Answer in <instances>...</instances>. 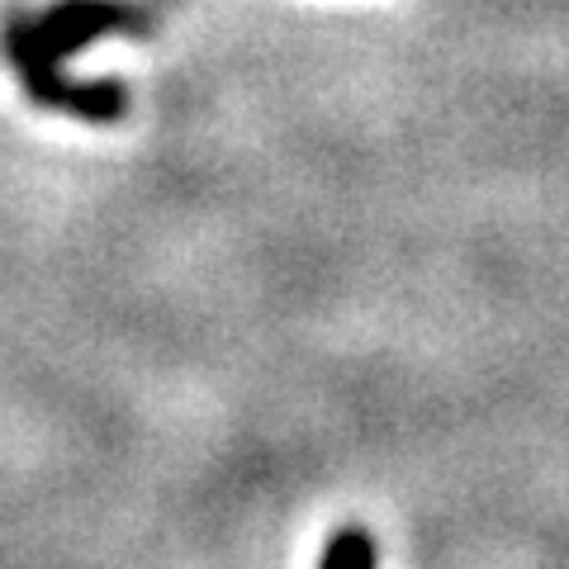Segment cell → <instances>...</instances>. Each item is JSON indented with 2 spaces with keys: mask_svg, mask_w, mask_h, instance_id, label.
I'll return each instance as SVG.
<instances>
[{
  "mask_svg": "<svg viewBox=\"0 0 569 569\" xmlns=\"http://www.w3.org/2000/svg\"><path fill=\"white\" fill-rule=\"evenodd\" d=\"M152 29H157V14L142 6V0H52L39 14V33L62 62L100 39H110V33L142 39V33H152Z\"/></svg>",
  "mask_w": 569,
  "mask_h": 569,
  "instance_id": "6da1fadb",
  "label": "cell"
},
{
  "mask_svg": "<svg viewBox=\"0 0 569 569\" xmlns=\"http://www.w3.org/2000/svg\"><path fill=\"white\" fill-rule=\"evenodd\" d=\"M0 48H6V58H10L14 77H20V86H24V96L33 104H48V110H62V96H67L71 77L62 71V58L39 33V14L10 10L6 24H0Z\"/></svg>",
  "mask_w": 569,
  "mask_h": 569,
  "instance_id": "7a4b0ae2",
  "label": "cell"
},
{
  "mask_svg": "<svg viewBox=\"0 0 569 569\" xmlns=\"http://www.w3.org/2000/svg\"><path fill=\"white\" fill-rule=\"evenodd\" d=\"M129 86L114 81V77H91V81H71L67 96H62V114L81 119V123H119L129 114Z\"/></svg>",
  "mask_w": 569,
  "mask_h": 569,
  "instance_id": "3957f363",
  "label": "cell"
},
{
  "mask_svg": "<svg viewBox=\"0 0 569 569\" xmlns=\"http://www.w3.org/2000/svg\"><path fill=\"white\" fill-rule=\"evenodd\" d=\"M318 569H376V541H370V531L356 527V522L337 527Z\"/></svg>",
  "mask_w": 569,
  "mask_h": 569,
  "instance_id": "277c9868",
  "label": "cell"
}]
</instances>
